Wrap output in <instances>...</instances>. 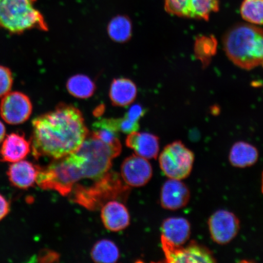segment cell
I'll return each mask as SVG.
<instances>
[{"label": "cell", "mask_w": 263, "mask_h": 263, "mask_svg": "<svg viewBox=\"0 0 263 263\" xmlns=\"http://www.w3.org/2000/svg\"><path fill=\"white\" fill-rule=\"evenodd\" d=\"M120 153L99 140L93 134L73 153L39 170L36 183L43 190L70 195L81 180L97 181L109 172L111 162Z\"/></svg>", "instance_id": "6da1fadb"}, {"label": "cell", "mask_w": 263, "mask_h": 263, "mask_svg": "<svg viewBox=\"0 0 263 263\" xmlns=\"http://www.w3.org/2000/svg\"><path fill=\"white\" fill-rule=\"evenodd\" d=\"M31 149L36 159H61L77 151L88 136L83 116L77 108L61 104L32 120Z\"/></svg>", "instance_id": "7a4b0ae2"}, {"label": "cell", "mask_w": 263, "mask_h": 263, "mask_svg": "<svg viewBox=\"0 0 263 263\" xmlns=\"http://www.w3.org/2000/svg\"><path fill=\"white\" fill-rule=\"evenodd\" d=\"M228 58L237 67L251 70L263 66V29L240 23L232 26L222 39Z\"/></svg>", "instance_id": "3957f363"}, {"label": "cell", "mask_w": 263, "mask_h": 263, "mask_svg": "<svg viewBox=\"0 0 263 263\" xmlns=\"http://www.w3.org/2000/svg\"><path fill=\"white\" fill-rule=\"evenodd\" d=\"M36 0H0V28L12 34H22L37 29L46 31L48 26L35 8Z\"/></svg>", "instance_id": "277c9868"}, {"label": "cell", "mask_w": 263, "mask_h": 263, "mask_svg": "<svg viewBox=\"0 0 263 263\" xmlns=\"http://www.w3.org/2000/svg\"><path fill=\"white\" fill-rule=\"evenodd\" d=\"M127 189L118 175L108 173L103 178L95 181L92 186H75L70 194L73 193V201L85 208L93 210L103 204L106 199L114 198Z\"/></svg>", "instance_id": "5b68a950"}, {"label": "cell", "mask_w": 263, "mask_h": 263, "mask_svg": "<svg viewBox=\"0 0 263 263\" xmlns=\"http://www.w3.org/2000/svg\"><path fill=\"white\" fill-rule=\"evenodd\" d=\"M195 154L182 141H176L164 148L159 157L161 170L170 179L182 180L190 176Z\"/></svg>", "instance_id": "8992f818"}, {"label": "cell", "mask_w": 263, "mask_h": 263, "mask_svg": "<svg viewBox=\"0 0 263 263\" xmlns=\"http://www.w3.org/2000/svg\"><path fill=\"white\" fill-rule=\"evenodd\" d=\"M164 9L179 17L209 21L219 10V0H164Z\"/></svg>", "instance_id": "52a82bcc"}, {"label": "cell", "mask_w": 263, "mask_h": 263, "mask_svg": "<svg viewBox=\"0 0 263 263\" xmlns=\"http://www.w3.org/2000/svg\"><path fill=\"white\" fill-rule=\"evenodd\" d=\"M32 104L30 99L20 91L9 92L3 97L0 115L5 122L12 125L26 122L31 117Z\"/></svg>", "instance_id": "ba28073f"}, {"label": "cell", "mask_w": 263, "mask_h": 263, "mask_svg": "<svg viewBox=\"0 0 263 263\" xmlns=\"http://www.w3.org/2000/svg\"><path fill=\"white\" fill-rule=\"evenodd\" d=\"M210 236L213 241L220 245L231 242L238 235L240 222L234 213L220 210L210 216L208 222Z\"/></svg>", "instance_id": "9c48e42d"}, {"label": "cell", "mask_w": 263, "mask_h": 263, "mask_svg": "<svg viewBox=\"0 0 263 263\" xmlns=\"http://www.w3.org/2000/svg\"><path fill=\"white\" fill-rule=\"evenodd\" d=\"M163 251L167 262H215L216 259L205 246L192 241L186 247H174L162 242Z\"/></svg>", "instance_id": "30bf717a"}, {"label": "cell", "mask_w": 263, "mask_h": 263, "mask_svg": "<svg viewBox=\"0 0 263 263\" xmlns=\"http://www.w3.org/2000/svg\"><path fill=\"white\" fill-rule=\"evenodd\" d=\"M121 177L127 185L140 187L146 185L153 176V168L147 159L137 155L125 159L121 168Z\"/></svg>", "instance_id": "8fae6325"}, {"label": "cell", "mask_w": 263, "mask_h": 263, "mask_svg": "<svg viewBox=\"0 0 263 263\" xmlns=\"http://www.w3.org/2000/svg\"><path fill=\"white\" fill-rule=\"evenodd\" d=\"M190 199V190L181 180L170 179L164 183L160 195L161 205L163 209H182L188 204Z\"/></svg>", "instance_id": "7c38bea8"}, {"label": "cell", "mask_w": 263, "mask_h": 263, "mask_svg": "<svg viewBox=\"0 0 263 263\" xmlns=\"http://www.w3.org/2000/svg\"><path fill=\"white\" fill-rule=\"evenodd\" d=\"M161 242L180 247L189 241L191 235V225L185 218L173 217L163 221L161 228Z\"/></svg>", "instance_id": "4fadbf2b"}, {"label": "cell", "mask_w": 263, "mask_h": 263, "mask_svg": "<svg viewBox=\"0 0 263 263\" xmlns=\"http://www.w3.org/2000/svg\"><path fill=\"white\" fill-rule=\"evenodd\" d=\"M31 149L30 141L26 140L24 135L12 133L3 141L0 149V161L15 163L24 160Z\"/></svg>", "instance_id": "5bb4252c"}, {"label": "cell", "mask_w": 263, "mask_h": 263, "mask_svg": "<svg viewBox=\"0 0 263 263\" xmlns=\"http://www.w3.org/2000/svg\"><path fill=\"white\" fill-rule=\"evenodd\" d=\"M40 167L26 160L12 163L7 175L10 182L16 188L23 190L31 188L36 183Z\"/></svg>", "instance_id": "9a60e30c"}, {"label": "cell", "mask_w": 263, "mask_h": 263, "mask_svg": "<svg viewBox=\"0 0 263 263\" xmlns=\"http://www.w3.org/2000/svg\"><path fill=\"white\" fill-rule=\"evenodd\" d=\"M101 219L106 228L112 232H119L130 223V215L126 206L118 201H109L101 209Z\"/></svg>", "instance_id": "2e32d148"}, {"label": "cell", "mask_w": 263, "mask_h": 263, "mask_svg": "<svg viewBox=\"0 0 263 263\" xmlns=\"http://www.w3.org/2000/svg\"><path fill=\"white\" fill-rule=\"evenodd\" d=\"M126 145L136 155L146 159H156L159 152V138L147 133H135L128 135Z\"/></svg>", "instance_id": "e0dca14e"}, {"label": "cell", "mask_w": 263, "mask_h": 263, "mask_svg": "<svg viewBox=\"0 0 263 263\" xmlns=\"http://www.w3.org/2000/svg\"><path fill=\"white\" fill-rule=\"evenodd\" d=\"M137 95L136 85L129 79H116L110 85L109 97L115 106H129L136 98Z\"/></svg>", "instance_id": "ac0fdd59"}, {"label": "cell", "mask_w": 263, "mask_h": 263, "mask_svg": "<svg viewBox=\"0 0 263 263\" xmlns=\"http://www.w3.org/2000/svg\"><path fill=\"white\" fill-rule=\"evenodd\" d=\"M259 157L258 149L245 141H238L232 146L229 154V161L233 166L245 168L254 165Z\"/></svg>", "instance_id": "d6986e66"}, {"label": "cell", "mask_w": 263, "mask_h": 263, "mask_svg": "<svg viewBox=\"0 0 263 263\" xmlns=\"http://www.w3.org/2000/svg\"><path fill=\"white\" fill-rule=\"evenodd\" d=\"M95 137L105 144L120 153L121 144L119 140V130L118 129L116 119H102L93 125Z\"/></svg>", "instance_id": "ffe728a7"}, {"label": "cell", "mask_w": 263, "mask_h": 263, "mask_svg": "<svg viewBox=\"0 0 263 263\" xmlns=\"http://www.w3.org/2000/svg\"><path fill=\"white\" fill-rule=\"evenodd\" d=\"M217 48L218 42L213 35H201L196 39L194 47L195 57L203 68L210 64L216 53Z\"/></svg>", "instance_id": "44dd1931"}, {"label": "cell", "mask_w": 263, "mask_h": 263, "mask_svg": "<svg viewBox=\"0 0 263 263\" xmlns=\"http://www.w3.org/2000/svg\"><path fill=\"white\" fill-rule=\"evenodd\" d=\"M91 256L95 262H116L120 258L119 249L110 240L102 239L95 245Z\"/></svg>", "instance_id": "7402d4cb"}, {"label": "cell", "mask_w": 263, "mask_h": 263, "mask_svg": "<svg viewBox=\"0 0 263 263\" xmlns=\"http://www.w3.org/2000/svg\"><path fill=\"white\" fill-rule=\"evenodd\" d=\"M107 31L115 42L123 43L129 40L133 31L130 20L124 15L115 16L108 24Z\"/></svg>", "instance_id": "603a6c76"}, {"label": "cell", "mask_w": 263, "mask_h": 263, "mask_svg": "<svg viewBox=\"0 0 263 263\" xmlns=\"http://www.w3.org/2000/svg\"><path fill=\"white\" fill-rule=\"evenodd\" d=\"M67 88L69 93L73 97L85 99L93 95L96 87L93 81L87 76L77 74L69 79Z\"/></svg>", "instance_id": "cb8c5ba5"}, {"label": "cell", "mask_w": 263, "mask_h": 263, "mask_svg": "<svg viewBox=\"0 0 263 263\" xmlns=\"http://www.w3.org/2000/svg\"><path fill=\"white\" fill-rule=\"evenodd\" d=\"M240 14L248 24L263 25V0H244L240 7Z\"/></svg>", "instance_id": "d4e9b609"}, {"label": "cell", "mask_w": 263, "mask_h": 263, "mask_svg": "<svg viewBox=\"0 0 263 263\" xmlns=\"http://www.w3.org/2000/svg\"><path fill=\"white\" fill-rule=\"evenodd\" d=\"M14 78L12 71L8 67L0 65V98L11 91Z\"/></svg>", "instance_id": "484cf974"}, {"label": "cell", "mask_w": 263, "mask_h": 263, "mask_svg": "<svg viewBox=\"0 0 263 263\" xmlns=\"http://www.w3.org/2000/svg\"><path fill=\"white\" fill-rule=\"evenodd\" d=\"M116 120L118 130L124 134L129 135L138 131L139 129V122H134L126 117Z\"/></svg>", "instance_id": "4316f807"}, {"label": "cell", "mask_w": 263, "mask_h": 263, "mask_svg": "<svg viewBox=\"0 0 263 263\" xmlns=\"http://www.w3.org/2000/svg\"><path fill=\"white\" fill-rule=\"evenodd\" d=\"M144 113H145V111L144 108L140 105L136 104L129 108L124 117L134 122H139V120L143 116Z\"/></svg>", "instance_id": "83f0119b"}, {"label": "cell", "mask_w": 263, "mask_h": 263, "mask_svg": "<svg viewBox=\"0 0 263 263\" xmlns=\"http://www.w3.org/2000/svg\"><path fill=\"white\" fill-rule=\"evenodd\" d=\"M10 211V203L4 196L0 194V221L8 215Z\"/></svg>", "instance_id": "f1b7e54d"}, {"label": "cell", "mask_w": 263, "mask_h": 263, "mask_svg": "<svg viewBox=\"0 0 263 263\" xmlns=\"http://www.w3.org/2000/svg\"><path fill=\"white\" fill-rule=\"evenodd\" d=\"M6 127L4 124L0 121V144L3 142L6 137Z\"/></svg>", "instance_id": "f546056e"}, {"label": "cell", "mask_w": 263, "mask_h": 263, "mask_svg": "<svg viewBox=\"0 0 263 263\" xmlns=\"http://www.w3.org/2000/svg\"><path fill=\"white\" fill-rule=\"evenodd\" d=\"M261 192L263 194V172L262 174V180H261Z\"/></svg>", "instance_id": "4dcf8cb0"}]
</instances>
